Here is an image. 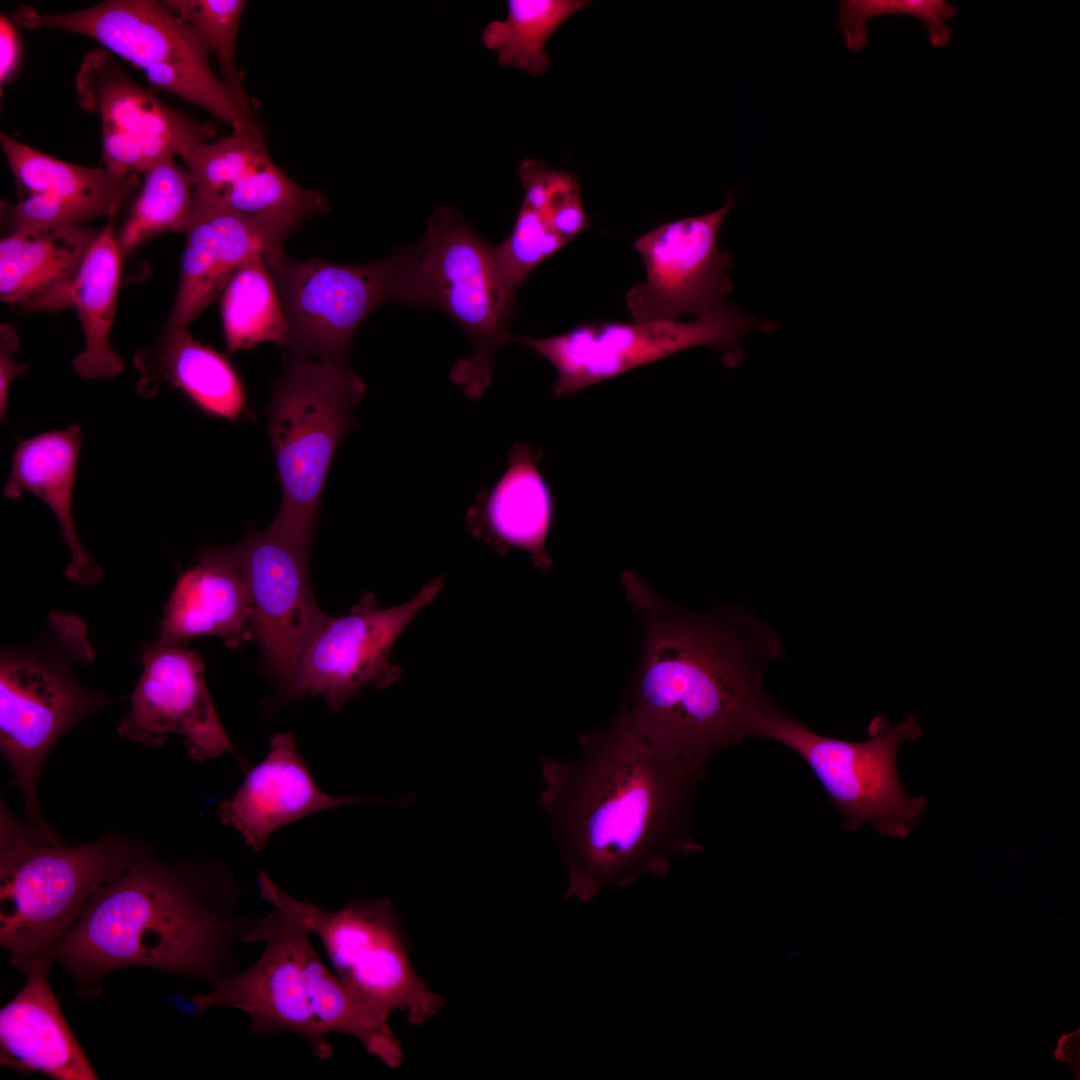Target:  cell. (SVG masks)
I'll return each instance as SVG.
<instances>
[{
  "label": "cell",
  "instance_id": "12",
  "mask_svg": "<svg viewBox=\"0 0 1080 1080\" xmlns=\"http://www.w3.org/2000/svg\"><path fill=\"white\" fill-rule=\"evenodd\" d=\"M431 308L445 312L470 338L472 354L457 361L450 379L470 399L489 387L494 352L514 340L515 292L486 242L450 204L436 208L417 242Z\"/></svg>",
  "mask_w": 1080,
  "mask_h": 1080
},
{
  "label": "cell",
  "instance_id": "19",
  "mask_svg": "<svg viewBox=\"0 0 1080 1080\" xmlns=\"http://www.w3.org/2000/svg\"><path fill=\"white\" fill-rule=\"evenodd\" d=\"M0 143L19 190V201L1 202L6 235L33 228L82 225L113 218L139 193L137 174L120 176L105 166L85 167L42 153L1 132Z\"/></svg>",
  "mask_w": 1080,
  "mask_h": 1080
},
{
  "label": "cell",
  "instance_id": "22",
  "mask_svg": "<svg viewBox=\"0 0 1080 1080\" xmlns=\"http://www.w3.org/2000/svg\"><path fill=\"white\" fill-rule=\"evenodd\" d=\"M382 800L373 797H333L314 782L300 757L295 738L279 733L271 738L265 759L248 772L235 794L219 808L221 821L234 827L252 850L260 851L278 828L326 809Z\"/></svg>",
  "mask_w": 1080,
  "mask_h": 1080
},
{
  "label": "cell",
  "instance_id": "7",
  "mask_svg": "<svg viewBox=\"0 0 1080 1080\" xmlns=\"http://www.w3.org/2000/svg\"><path fill=\"white\" fill-rule=\"evenodd\" d=\"M366 388L347 360L285 352L267 420L282 489L267 528L272 534L310 551L327 474L339 443L357 426L352 409Z\"/></svg>",
  "mask_w": 1080,
  "mask_h": 1080
},
{
  "label": "cell",
  "instance_id": "17",
  "mask_svg": "<svg viewBox=\"0 0 1080 1080\" xmlns=\"http://www.w3.org/2000/svg\"><path fill=\"white\" fill-rule=\"evenodd\" d=\"M143 671L130 695V710L119 736L147 746L161 745L171 733L185 738L198 761L232 751L208 692L201 656L185 643L158 637L142 651Z\"/></svg>",
  "mask_w": 1080,
  "mask_h": 1080
},
{
  "label": "cell",
  "instance_id": "21",
  "mask_svg": "<svg viewBox=\"0 0 1080 1080\" xmlns=\"http://www.w3.org/2000/svg\"><path fill=\"white\" fill-rule=\"evenodd\" d=\"M75 86L78 104L133 137L149 168L167 157L184 158L215 134L211 122L180 112L138 85L104 49L85 55Z\"/></svg>",
  "mask_w": 1080,
  "mask_h": 1080
},
{
  "label": "cell",
  "instance_id": "1",
  "mask_svg": "<svg viewBox=\"0 0 1080 1080\" xmlns=\"http://www.w3.org/2000/svg\"><path fill=\"white\" fill-rule=\"evenodd\" d=\"M641 625V649L618 714L644 743L705 769L716 752L755 738L775 701L763 678L785 656L779 634L752 611L704 613L662 599L632 570L621 575Z\"/></svg>",
  "mask_w": 1080,
  "mask_h": 1080
},
{
  "label": "cell",
  "instance_id": "4",
  "mask_svg": "<svg viewBox=\"0 0 1080 1080\" xmlns=\"http://www.w3.org/2000/svg\"><path fill=\"white\" fill-rule=\"evenodd\" d=\"M311 934L297 916L281 907L253 918L244 943H264L263 953L244 971L211 982V990L188 995L194 1011L199 1014L212 1007L245 1011L250 1035L299 1034L321 1060L333 1055L328 1034L345 1033L386 1066L398 1068L403 1051L389 1023L376 1018L328 970L312 945Z\"/></svg>",
  "mask_w": 1080,
  "mask_h": 1080
},
{
  "label": "cell",
  "instance_id": "3",
  "mask_svg": "<svg viewBox=\"0 0 1080 1080\" xmlns=\"http://www.w3.org/2000/svg\"><path fill=\"white\" fill-rule=\"evenodd\" d=\"M238 891L220 866L168 863L135 850L58 940L50 960L78 995L98 994L108 973L144 966L213 982L235 972L234 950L253 918L237 914Z\"/></svg>",
  "mask_w": 1080,
  "mask_h": 1080
},
{
  "label": "cell",
  "instance_id": "32",
  "mask_svg": "<svg viewBox=\"0 0 1080 1080\" xmlns=\"http://www.w3.org/2000/svg\"><path fill=\"white\" fill-rule=\"evenodd\" d=\"M141 189L118 234L121 257H127L156 235L184 234L192 214L194 179L175 157H167L143 174Z\"/></svg>",
  "mask_w": 1080,
  "mask_h": 1080
},
{
  "label": "cell",
  "instance_id": "25",
  "mask_svg": "<svg viewBox=\"0 0 1080 1080\" xmlns=\"http://www.w3.org/2000/svg\"><path fill=\"white\" fill-rule=\"evenodd\" d=\"M542 450L517 442L509 450L508 467L492 489H483L468 508L465 523L472 535L498 553L512 547L530 554L542 572L552 568L546 539L553 524L554 501L539 462Z\"/></svg>",
  "mask_w": 1080,
  "mask_h": 1080
},
{
  "label": "cell",
  "instance_id": "15",
  "mask_svg": "<svg viewBox=\"0 0 1080 1080\" xmlns=\"http://www.w3.org/2000/svg\"><path fill=\"white\" fill-rule=\"evenodd\" d=\"M444 586V576L427 583L410 600L380 608L366 592L347 615L327 616L308 644L286 696L320 695L339 710L365 687L387 688L402 676L389 661L391 649L404 628L430 604Z\"/></svg>",
  "mask_w": 1080,
  "mask_h": 1080
},
{
  "label": "cell",
  "instance_id": "39",
  "mask_svg": "<svg viewBox=\"0 0 1080 1080\" xmlns=\"http://www.w3.org/2000/svg\"><path fill=\"white\" fill-rule=\"evenodd\" d=\"M1078 1035L1079 1030L1073 1031L1070 1034L1062 1035L1060 1038L1063 1040V1042L1058 1039L1057 1048L1054 1051L1055 1057L1060 1059V1061L1066 1063L1070 1062L1072 1060V1056L1076 1055L1075 1044Z\"/></svg>",
  "mask_w": 1080,
  "mask_h": 1080
},
{
  "label": "cell",
  "instance_id": "27",
  "mask_svg": "<svg viewBox=\"0 0 1080 1080\" xmlns=\"http://www.w3.org/2000/svg\"><path fill=\"white\" fill-rule=\"evenodd\" d=\"M133 362L140 376L136 390L145 398L166 383L204 416L236 423L250 416L246 389L232 363L188 329L160 334L134 354Z\"/></svg>",
  "mask_w": 1080,
  "mask_h": 1080
},
{
  "label": "cell",
  "instance_id": "18",
  "mask_svg": "<svg viewBox=\"0 0 1080 1080\" xmlns=\"http://www.w3.org/2000/svg\"><path fill=\"white\" fill-rule=\"evenodd\" d=\"M181 160L194 179L193 205L293 226L330 206L324 193L298 185L272 161L262 137L244 130L200 144Z\"/></svg>",
  "mask_w": 1080,
  "mask_h": 1080
},
{
  "label": "cell",
  "instance_id": "35",
  "mask_svg": "<svg viewBox=\"0 0 1080 1080\" xmlns=\"http://www.w3.org/2000/svg\"><path fill=\"white\" fill-rule=\"evenodd\" d=\"M837 8V26L844 34L847 48L855 52L868 43V22L884 14H905L921 20L932 46L942 48L951 37L947 22L957 13L944 0H844Z\"/></svg>",
  "mask_w": 1080,
  "mask_h": 1080
},
{
  "label": "cell",
  "instance_id": "31",
  "mask_svg": "<svg viewBox=\"0 0 1080 1080\" xmlns=\"http://www.w3.org/2000/svg\"><path fill=\"white\" fill-rule=\"evenodd\" d=\"M587 0H508L504 20L490 21L482 43L497 51L502 67L519 68L532 76L549 69L544 47L548 39L571 16L590 5Z\"/></svg>",
  "mask_w": 1080,
  "mask_h": 1080
},
{
  "label": "cell",
  "instance_id": "14",
  "mask_svg": "<svg viewBox=\"0 0 1080 1080\" xmlns=\"http://www.w3.org/2000/svg\"><path fill=\"white\" fill-rule=\"evenodd\" d=\"M733 204L729 191L724 206L663 223L634 240L645 266V281L625 296L634 322L700 318L726 303L733 259L718 247V235Z\"/></svg>",
  "mask_w": 1080,
  "mask_h": 1080
},
{
  "label": "cell",
  "instance_id": "10",
  "mask_svg": "<svg viewBox=\"0 0 1080 1080\" xmlns=\"http://www.w3.org/2000/svg\"><path fill=\"white\" fill-rule=\"evenodd\" d=\"M864 741H848L816 733L775 704L759 719L756 737L776 741L796 752L809 766L849 831L870 824L878 833L904 838L925 813L927 801L904 791L896 767L897 752L919 738L913 715L898 725L881 714L867 727Z\"/></svg>",
  "mask_w": 1080,
  "mask_h": 1080
},
{
  "label": "cell",
  "instance_id": "16",
  "mask_svg": "<svg viewBox=\"0 0 1080 1080\" xmlns=\"http://www.w3.org/2000/svg\"><path fill=\"white\" fill-rule=\"evenodd\" d=\"M235 546L250 595L253 638L268 670L286 691L327 618L311 588L310 551L267 529H248Z\"/></svg>",
  "mask_w": 1080,
  "mask_h": 1080
},
{
  "label": "cell",
  "instance_id": "30",
  "mask_svg": "<svg viewBox=\"0 0 1080 1080\" xmlns=\"http://www.w3.org/2000/svg\"><path fill=\"white\" fill-rule=\"evenodd\" d=\"M219 306L227 353L264 342L289 345L288 322L264 254L250 257L235 272Z\"/></svg>",
  "mask_w": 1080,
  "mask_h": 1080
},
{
  "label": "cell",
  "instance_id": "23",
  "mask_svg": "<svg viewBox=\"0 0 1080 1080\" xmlns=\"http://www.w3.org/2000/svg\"><path fill=\"white\" fill-rule=\"evenodd\" d=\"M204 635L231 648L253 638L250 595L235 544L200 547L165 604L158 637L187 644Z\"/></svg>",
  "mask_w": 1080,
  "mask_h": 1080
},
{
  "label": "cell",
  "instance_id": "29",
  "mask_svg": "<svg viewBox=\"0 0 1080 1080\" xmlns=\"http://www.w3.org/2000/svg\"><path fill=\"white\" fill-rule=\"evenodd\" d=\"M113 219L100 230L74 283L71 300L85 339L83 351L72 360L76 373L85 380L110 378L123 371L121 357L110 345L121 255Z\"/></svg>",
  "mask_w": 1080,
  "mask_h": 1080
},
{
  "label": "cell",
  "instance_id": "6",
  "mask_svg": "<svg viewBox=\"0 0 1080 1080\" xmlns=\"http://www.w3.org/2000/svg\"><path fill=\"white\" fill-rule=\"evenodd\" d=\"M88 628L77 615L52 611L43 631L0 653V749L20 788L29 821L51 829L38 803L44 761L56 742L110 699L83 686L77 668L95 659Z\"/></svg>",
  "mask_w": 1080,
  "mask_h": 1080
},
{
  "label": "cell",
  "instance_id": "24",
  "mask_svg": "<svg viewBox=\"0 0 1080 1080\" xmlns=\"http://www.w3.org/2000/svg\"><path fill=\"white\" fill-rule=\"evenodd\" d=\"M51 965L34 963L25 973V985L1 1008L0 1063L57 1080L98 1079L50 987Z\"/></svg>",
  "mask_w": 1080,
  "mask_h": 1080
},
{
  "label": "cell",
  "instance_id": "37",
  "mask_svg": "<svg viewBox=\"0 0 1080 1080\" xmlns=\"http://www.w3.org/2000/svg\"><path fill=\"white\" fill-rule=\"evenodd\" d=\"M19 347L15 328L7 323L0 325V416L6 423L8 395L12 381L28 368L27 364L14 361L12 354Z\"/></svg>",
  "mask_w": 1080,
  "mask_h": 1080
},
{
  "label": "cell",
  "instance_id": "8",
  "mask_svg": "<svg viewBox=\"0 0 1080 1080\" xmlns=\"http://www.w3.org/2000/svg\"><path fill=\"white\" fill-rule=\"evenodd\" d=\"M265 262L288 322L286 351L297 355L347 360L354 335L379 305L431 308L417 243L361 265L295 259L282 247Z\"/></svg>",
  "mask_w": 1080,
  "mask_h": 1080
},
{
  "label": "cell",
  "instance_id": "20",
  "mask_svg": "<svg viewBox=\"0 0 1080 1080\" xmlns=\"http://www.w3.org/2000/svg\"><path fill=\"white\" fill-rule=\"evenodd\" d=\"M295 228L218 207L193 205L184 232L178 289L160 334L188 329L204 309L219 299L231 277L250 257L282 247Z\"/></svg>",
  "mask_w": 1080,
  "mask_h": 1080
},
{
  "label": "cell",
  "instance_id": "2",
  "mask_svg": "<svg viewBox=\"0 0 1080 1080\" xmlns=\"http://www.w3.org/2000/svg\"><path fill=\"white\" fill-rule=\"evenodd\" d=\"M540 764V802L568 870L565 900L587 904L606 888L664 876L672 858L703 850L689 822L705 769L654 750L618 713L580 734L572 758Z\"/></svg>",
  "mask_w": 1080,
  "mask_h": 1080
},
{
  "label": "cell",
  "instance_id": "34",
  "mask_svg": "<svg viewBox=\"0 0 1080 1080\" xmlns=\"http://www.w3.org/2000/svg\"><path fill=\"white\" fill-rule=\"evenodd\" d=\"M169 8L189 24L212 51L221 67L222 80L240 108L253 117L236 62V39L247 2L244 0H168Z\"/></svg>",
  "mask_w": 1080,
  "mask_h": 1080
},
{
  "label": "cell",
  "instance_id": "26",
  "mask_svg": "<svg viewBox=\"0 0 1080 1080\" xmlns=\"http://www.w3.org/2000/svg\"><path fill=\"white\" fill-rule=\"evenodd\" d=\"M83 225L33 228L0 241V299L24 313L72 309L71 293L99 235Z\"/></svg>",
  "mask_w": 1080,
  "mask_h": 1080
},
{
  "label": "cell",
  "instance_id": "11",
  "mask_svg": "<svg viewBox=\"0 0 1080 1080\" xmlns=\"http://www.w3.org/2000/svg\"><path fill=\"white\" fill-rule=\"evenodd\" d=\"M257 883L272 907L290 911L319 936L336 976L382 1022L401 1010L410 1024L421 1025L444 1005L414 970L390 899L359 900L328 911L291 896L263 871Z\"/></svg>",
  "mask_w": 1080,
  "mask_h": 1080
},
{
  "label": "cell",
  "instance_id": "38",
  "mask_svg": "<svg viewBox=\"0 0 1080 1080\" xmlns=\"http://www.w3.org/2000/svg\"><path fill=\"white\" fill-rule=\"evenodd\" d=\"M16 24L6 15L0 17L1 88L15 75L21 59V44Z\"/></svg>",
  "mask_w": 1080,
  "mask_h": 1080
},
{
  "label": "cell",
  "instance_id": "33",
  "mask_svg": "<svg viewBox=\"0 0 1080 1080\" xmlns=\"http://www.w3.org/2000/svg\"><path fill=\"white\" fill-rule=\"evenodd\" d=\"M517 175L525 191L521 207L566 245L590 227L575 173L524 159Z\"/></svg>",
  "mask_w": 1080,
  "mask_h": 1080
},
{
  "label": "cell",
  "instance_id": "13",
  "mask_svg": "<svg viewBox=\"0 0 1080 1080\" xmlns=\"http://www.w3.org/2000/svg\"><path fill=\"white\" fill-rule=\"evenodd\" d=\"M777 326L726 302L691 321L596 320L547 338L514 340L530 346L555 367L557 379L551 391L557 398L697 346L714 347L723 364L734 367L743 358L740 341L746 333L771 332Z\"/></svg>",
  "mask_w": 1080,
  "mask_h": 1080
},
{
  "label": "cell",
  "instance_id": "9",
  "mask_svg": "<svg viewBox=\"0 0 1080 1080\" xmlns=\"http://www.w3.org/2000/svg\"><path fill=\"white\" fill-rule=\"evenodd\" d=\"M11 20L27 29L50 28L88 36L134 66L150 84L238 126L245 116L225 82L212 71L197 32L156 0H107L83 10L41 13L17 8Z\"/></svg>",
  "mask_w": 1080,
  "mask_h": 1080
},
{
  "label": "cell",
  "instance_id": "5",
  "mask_svg": "<svg viewBox=\"0 0 1080 1080\" xmlns=\"http://www.w3.org/2000/svg\"><path fill=\"white\" fill-rule=\"evenodd\" d=\"M0 942L23 973L50 953L94 893L121 875L135 850L105 835L68 845L19 822L1 804Z\"/></svg>",
  "mask_w": 1080,
  "mask_h": 1080
},
{
  "label": "cell",
  "instance_id": "36",
  "mask_svg": "<svg viewBox=\"0 0 1080 1080\" xmlns=\"http://www.w3.org/2000/svg\"><path fill=\"white\" fill-rule=\"evenodd\" d=\"M102 162L117 175L144 174L149 169L139 143L123 131L102 124Z\"/></svg>",
  "mask_w": 1080,
  "mask_h": 1080
},
{
  "label": "cell",
  "instance_id": "28",
  "mask_svg": "<svg viewBox=\"0 0 1080 1080\" xmlns=\"http://www.w3.org/2000/svg\"><path fill=\"white\" fill-rule=\"evenodd\" d=\"M84 436L80 426L72 424L19 441L3 495L13 500L28 491L49 506L71 553L65 576L76 584L90 586L102 577V569L83 547L71 508Z\"/></svg>",
  "mask_w": 1080,
  "mask_h": 1080
}]
</instances>
